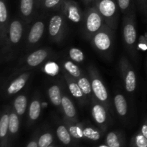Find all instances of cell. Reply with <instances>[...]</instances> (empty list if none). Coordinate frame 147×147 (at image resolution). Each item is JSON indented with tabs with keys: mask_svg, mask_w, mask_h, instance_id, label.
Masks as SVG:
<instances>
[{
	"mask_svg": "<svg viewBox=\"0 0 147 147\" xmlns=\"http://www.w3.org/2000/svg\"><path fill=\"white\" fill-rule=\"evenodd\" d=\"M24 34V22L20 19H14L10 22L7 37L4 45L1 46V59L12 58L21 45Z\"/></svg>",
	"mask_w": 147,
	"mask_h": 147,
	"instance_id": "cell-1",
	"label": "cell"
},
{
	"mask_svg": "<svg viewBox=\"0 0 147 147\" xmlns=\"http://www.w3.org/2000/svg\"><path fill=\"white\" fill-rule=\"evenodd\" d=\"M123 39L128 53L135 60L137 57V30L134 10L123 15Z\"/></svg>",
	"mask_w": 147,
	"mask_h": 147,
	"instance_id": "cell-2",
	"label": "cell"
},
{
	"mask_svg": "<svg viewBox=\"0 0 147 147\" xmlns=\"http://www.w3.org/2000/svg\"><path fill=\"white\" fill-rule=\"evenodd\" d=\"M106 25L103 17L94 6L89 7L84 11L83 35L85 39L90 40L96 33L100 31Z\"/></svg>",
	"mask_w": 147,
	"mask_h": 147,
	"instance_id": "cell-3",
	"label": "cell"
},
{
	"mask_svg": "<svg viewBox=\"0 0 147 147\" xmlns=\"http://www.w3.org/2000/svg\"><path fill=\"white\" fill-rule=\"evenodd\" d=\"M114 32V30L107 25L105 26L90 40L93 48L102 55L109 57L113 50Z\"/></svg>",
	"mask_w": 147,
	"mask_h": 147,
	"instance_id": "cell-4",
	"label": "cell"
},
{
	"mask_svg": "<svg viewBox=\"0 0 147 147\" xmlns=\"http://www.w3.org/2000/svg\"><path fill=\"white\" fill-rule=\"evenodd\" d=\"M93 6L101 14L106 25L116 30L119 25L120 11L117 0H96Z\"/></svg>",
	"mask_w": 147,
	"mask_h": 147,
	"instance_id": "cell-5",
	"label": "cell"
},
{
	"mask_svg": "<svg viewBox=\"0 0 147 147\" xmlns=\"http://www.w3.org/2000/svg\"><path fill=\"white\" fill-rule=\"evenodd\" d=\"M88 76L91 82L92 90L95 98L101 103L108 110H110L111 104L109 96L104 83L102 80L98 71L93 65H90L88 68Z\"/></svg>",
	"mask_w": 147,
	"mask_h": 147,
	"instance_id": "cell-6",
	"label": "cell"
},
{
	"mask_svg": "<svg viewBox=\"0 0 147 147\" xmlns=\"http://www.w3.org/2000/svg\"><path fill=\"white\" fill-rule=\"evenodd\" d=\"M66 21L65 17L60 11L50 17L48 23V35L50 41L60 42L65 38L67 30Z\"/></svg>",
	"mask_w": 147,
	"mask_h": 147,
	"instance_id": "cell-7",
	"label": "cell"
},
{
	"mask_svg": "<svg viewBox=\"0 0 147 147\" xmlns=\"http://www.w3.org/2000/svg\"><path fill=\"white\" fill-rule=\"evenodd\" d=\"M119 69L121 73L126 91L132 93L136 88V76L133 66L126 56H122L119 60Z\"/></svg>",
	"mask_w": 147,
	"mask_h": 147,
	"instance_id": "cell-8",
	"label": "cell"
},
{
	"mask_svg": "<svg viewBox=\"0 0 147 147\" xmlns=\"http://www.w3.org/2000/svg\"><path fill=\"white\" fill-rule=\"evenodd\" d=\"M45 31V22L42 20L34 22L30 27L26 38V51H31L35 48L42 39Z\"/></svg>",
	"mask_w": 147,
	"mask_h": 147,
	"instance_id": "cell-9",
	"label": "cell"
},
{
	"mask_svg": "<svg viewBox=\"0 0 147 147\" xmlns=\"http://www.w3.org/2000/svg\"><path fill=\"white\" fill-rule=\"evenodd\" d=\"M60 11L66 20L71 22L78 24L83 22L84 12L81 11L78 4L74 0H63Z\"/></svg>",
	"mask_w": 147,
	"mask_h": 147,
	"instance_id": "cell-10",
	"label": "cell"
},
{
	"mask_svg": "<svg viewBox=\"0 0 147 147\" xmlns=\"http://www.w3.org/2000/svg\"><path fill=\"white\" fill-rule=\"evenodd\" d=\"M51 54V50L48 48H40L31 52L27 55L24 61V67L20 69V71L28 70L31 68L38 67L46 59L48 58Z\"/></svg>",
	"mask_w": 147,
	"mask_h": 147,
	"instance_id": "cell-11",
	"label": "cell"
},
{
	"mask_svg": "<svg viewBox=\"0 0 147 147\" xmlns=\"http://www.w3.org/2000/svg\"><path fill=\"white\" fill-rule=\"evenodd\" d=\"M108 109L101 103L93 98V103L91 106V115L94 121L100 127L103 128L107 124L109 120Z\"/></svg>",
	"mask_w": 147,
	"mask_h": 147,
	"instance_id": "cell-12",
	"label": "cell"
},
{
	"mask_svg": "<svg viewBox=\"0 0 147 147\" xmlns=\"http://www.w3.org/2000/svg\"><path fill=\"white\" fill-rule=\"evenodd\" d=\"M10 22L6 0H0V42L4 45L7 37Z\"/></svg>",
	"mask_w": 147,
	"mask_h": 147,
	"instance_id": "cell-13",
	"label": "cell"
},
{
	"mask_svg": "<svg viewBox=\"0 0 147 147\" xmlns=\"http://www.w3.org/2000/svg\"><path fill=\"white\" fill-rule=\"evenodd\" d=\"M63 76H64L65 80L66 83H67V88L69 89V91L71 93L72 96L77 99L79 101V103L81 104H85L87 103L88 98L87 96L83 93L82 90L80 89V86L78 84L77 81H76V78L70 76V75L67 74V73L65 72L63 73Z\"/></svg>",
	"mask_w": 147,
	"mask_h": 147,
	"instance_id": "cell-14",
	"label": "cell"
},
{
	"mask_svg": "<svg viewBox=\"0 0 147 147\" xmlns=\"http://www.w3.org/2000/svg\"><path fill=\"white\" fill-rule=\"evenodd\" d=\"M37 9V0H20V12L26 22H30L34 18Z\"/></svg>",
	"mask_w": 147,
	"mask_h": 147,
	"instance_id": "cell-15",
	"label": "cell"
},
{
	"mask_svg": "<svg viewBox=\"0 0 147 147\" xmlns=\"http://www.w3.org/2000/svg\"><path fill=\"white\" fill-rule=\"evenodd\" d=\"M30 76V72L26 71L17 76L16 78L11 80L9 86H7L6 93L7 96H13L19 93L23 88L25 86L26 83L28 81Z\"/></svg>",
	"mask_w": 147,
	"mask_h": 147,
	"instance_id": "cell-16",
	"label": "cell"
},
{
	"mask_svg": "<svg viewBox=\"0 0 147 147\" xmlns=\"http://www.w3.org/2000/svg\"><path fill=\"white\" fill-rule=\"evenodd\" d=\"M61 108L65 115V119L74 122H78V116L76 109L71 99L66 95L62 98Z\"/></svg>",
	"mask_w": 147,
	"mask_h": 147,
	"instance_id": "cell-17",
	"label": "cell"
},
{
	"mask_svg": "<svg viewBox=\"0 0 147 147\" xmlns=\"http://www.w3.org/2000/svg\"><path fill=\"white\" fill-rule=\"evenodd\" d=\"M9 113L7 111L2 113L0 119V139H1V147H7L9 132Z\"/></svg>",
	"mask_w": 147,
	"mask_h": 147,
	"instance_id": "cell-18",
	"label": "cell"
},
{
	"mask_svg": "<svg viewBox=\"0 0 147 147\" xmlns=\"http://www.w3.org/2000/svg\"><path fill=\"white\" fill-rule=\"evenodd\" d=\"M113 103L118 115L120 117H125L129 110L128 102L125 96L122 93H117L113 97Z\"/></svg>",
	"mask_w": 147,
	"mask_h": 147,
	"instance_id": "cell-19",
	"label": "cell"
},
{
	"mask_svg": "<svg viewBox=\"0 0 147 147\" xmlns=\"http://www.w3.org/2000/svg\"><path fill=\"white\" fill-rule=\"evenodd\" d=\"M63 0H37L39 9L45 11H60Z\"/></svg>",
	"mask_w": 147,
	"mask_h": 147,
	"instance_id": "cell-20",
	"label": "cell"
},
{
	"mask_svg": "<svg viewBox=\"0 0 147 147\" xmlns=\"http://www.w3.org/2000/svg\"><path fill=\"white\" fill-rule=\"evenodd\" d=\"M64 121L72 137L76 139H80L84 138V135H83V128L84 127L83 125L78 123V122L69 121L66 119H65Z\"/></svg>",
	"mask_w": 147,
	"mask_h": 147,
	"instance_id": "cell-21",
	"label": "cell"
},
{
	"mask_svg": "<svg viewBox=\"0 0 147 147\" xmlns=\"http://www.w3.org/2000/svg\"><path fill=\"white\" fill-rule=\"evenodd\" d=\"M48 97L50 102L56 107H61L62 96L61 90L58 85H53L50 86L47 90Z\"/></svg>",
	"mask_w": 147,
	"mask_h": 147,
	"instance_id": "cell-22",
	"label": "cell"
},
{
	"mask_svg": "<svg viewBox=\"0 0 147 147\" xmlns=\"http://www.w3.org/2000/svg\"><path fill=\"white\" fill-rule=\"evenodd\" d=\"M62 65H63V67L65 70V72L74 78H78L83 75L81 69L76 64L75 62L72 61V60H64L63 61Z\"/></svg>",
	"mask_w": 147,
	"mask_h": 147,
	"instance_id": "cell-23",
	"label": "cell"
},
{
	"mask_svg": "<svg viewBox=\"0 0 147 147\" xmlns=\"http://www.w3.org/2000/svg\"><path fill=\"white\" fill-rule=\"evenodd\" d=\"M42 111V104L40 100L34 98L30 105L28 112V117L31 121H35L40 117Z\"/></svg>",
	"mask_w": 147,
	"mask_h": 147,
	"instance_id": "cell-24",
	"label": "cell"
},
{
	"mask_svg": "<svg viewBox=\"0 0 147 147\" xmlns=\"http://www.w3.org/2000/svg\"><path fill=\"white\" fill-rule=\"evenodd\" d=\"M14 111L19 115L23 116L27 108V98L25 95H20L14 100Z\"/></svg>",
	"mask_w": 147,
	"mask_h": 147,
	"instance_id": "cell-25",
	"label": "cell"
},
{
	"mask_svg": "<svg viewBox=\"0 0 147 147\" xmlns=\"http://www.w3.org/2000/svg\"><path fill=\"white\" fill-rule=\"evenodd\" d=\"M20 129V118L19 115L14 111L9 112V132L10 136H15Z\"/></svg>",
	"mask_w": 147,
	"mask_h": 147,
	"instance_id": "cell-26",
	"label": "cell"
},
{
	"mask_svg": "<svg viewBox=\"0 0 147 147\" xmlns=\"http://www.w3.org/2000/svg\"><path fill=\"white\" fill-rule=\"evenodd\" d=\"M56 134L59 140L65 145H69L71 143L72 136L69 132L66 125H60L56 129Z\"/></svg>",
	"mask_w": 147,
	"mask_h": 147,
	"instance_id": "cell-27",
	"label": "cell"
},
{
	"mask_svg": "<svg viewBox=\"0 0 147 147\" xmlns=\"http://www.w3.org/2000/svg\"><path fill=\"white\" fill-rule=\"evenodd\" d=\"M76 80L83 93L87 97H90L91 93H93V90H92L91 82H90V78H88L87 76H85V74H83V76Z\"/></svg>",
	"mask_w": 147,
	"mask_h": 147,
	"instance_id": "cell-28",
	"label": "cell"
},
{
	"mask_svg": "<svg viewBox=\"0 0 147 147\" xmlns=\"http://www.w3.org/2000/svg\"><path fill=\"white\" fill-rule=\"evenodd\" d=\"M106 143L110 147H121V135L118 132L111 131L106 136Z\"/></svg>",
	"mask_w": 147,
	"mask_h": 147,
	"instance_id": "cell-29",
	"label": "cell"
},
{
	"mask_svg": "<svg viewBox=\"0 0 147 147\" xmlns=\"http://www.w3.org/2000/svg\"><path fill=\"white\" fill-rule=\"evenodd\" d=\"M68 56L72 61L77 63H83L85 60V55L80 49L77 47H71L68 50Z\"/></svg>",
	"mask_w": 147,
	"mask_h": 147,
	"instance_id": "cell-30",
	"label": "cell"
},
{
	"mask_svg": "<svg viewBox=\"0 0 147 147\" xmlns=\"http://www.w3.org/2000/svg\"><path fill=\"white\" fill-rule=\"evenodd\" d=\"M83 135L84 138L94 142L98 141L100 139V131L90 126H86L83 128Z\"/></svg>",
	"mask_w": 147,
	"mask_h": 147,
	"instance_id": "cell-31",
	"label": "cell"
},
{
	"mask_svg": "<svg viewBox=\"0 0 147 147\" xmlns=\"http://www.w3.org/2000/svg\"><path fill=\"white\" fill-rule=\"evenodd\" d=\"M118 5L121 12L125 15L134 10L133 0H117Z\"/></svg>",
	"mask_w": 147,
	"mask_h": 147,
	"instance_id": "cell-32",
	"label": "cell"
},
{
	"mask_svg": "<svg viewBox=\"0 0 147 147\" xmlns=\"http://www.w3.org/2000/svg\"><path fill=\"white\" fill-rule=\"evenodd\" d=\"M38 147H48L53 142V136L50 132L42 134L37 139Z\"/></svg>",
	"mask_w": 147,
	"mask_h": 147,
	"instance_id": "cell-33",
	"label": "cell"
},
{
	"mask_svg": "<svg viewBox=\"0 0 147 147\" xmlns=\"http://www.w3.org/2000/svg\"><path fill=\"white\" fill-rule=\"evenodd\" d=\"M131 142L133 147H147V139L141 131L134 136Z\"/></svg>",
	"mask_w": 147,
	"mask_h": 147,
	"instance_id": "cell-34",
	"label": "cell"
},
{
	"mask_svg": "<svg viewBox=\"0 0 147 147\" xmlns=\"http://www.w3.org/2000/svg\"><path fill=\"white\" fill-rule=\"evenodd\" d=\"M136 3H137L139 9L140 10L141 12L144 14L145 9V5H146V0H136Z\"/></svg>",
	"mask_w": 147,
	"mask_h": 147,
	"instance_id": "cell-35",
	"label": "cell"
},
{
	"mask_svg": "<svg viewBox=\"0 0 147 147\" xmlns=\"http://www.w3.org/2000/svg\"><path fill=\"white\" fill-rule=\"evenodd\" d=\"M140 131L143 134L144 136L147 139V119L144 121V123L142 124Z\"/></svg>",
	"mask_w": 147,
	"mask_h": 147,
	"instance_id": "cell-36",
	"label": "cell"
},
{
	"mask_svg": "<svg viewBox=\"0 0 147 147\" xmlns=\"http://www.w3.org/2000/svg\"><path fill=\"white\" fill-rule=\"evenodd\" d=\"M26 147H38V142H37V140L36 139H32V140L30 141V142L27 144Z\"/></svg>",
	"mask_w": 147,
	"mask_h": 147,
	"instance_id": "cell-37",
	"label": "cell"
},
{
	"mask_svg": "<svg viewBox=\"0 0 147 147\" xmlns=\"http://www.w3.org/2000/svg\"><path fill=\"white\" fill-rule=\"evenodd\" d=\"M82 1H83V2L86 5H89V4H94L96 0H82Z\"/></svg>",
	"mask_w": 147,
	"mask_h": 147,
	"instance_id": "cell-38",
	"label": "cell"
},
{
	"mask_svg": "<svg viewBox=\"0 0 147 147\" xmlns=\"http://www.w3.org/2000/svg\"><path fill=\"white\" fill-rule=\"evenodd\" d=\"M144 16H146L147 19V0H146V5H145V9H144Z\"/></svg>",
	"mask_w": 147,
	"mask_h": 147,
	"instance_id": "cell-39",
	"label": "cell"
},
{
	"mask_svg": "<svg viewBox=\"0 0 147 147\" xmlns=\"http://www.w3.org/2000/svg\"><path fill=\"white\" fill-rule=\"evenodd\" d=\"M98 147H110V146H108L107 144H102V145H100V146Z\"/></svg>",
	"mask_w": 147,
	"mask_h": 147,
	"instance_id": "cell-40",
	"label": "cell"
},
{
	"mask_svg": "<svg viewBox=\"0 0 147 147\" xmlns=\"http://www.w3.org/2000/svg\"><path fill=\"white\" fill-rule=\"evenodd\" d=\"M48 147H55V146H51V145H50V146H48Z\"/></svg>",
	"mask_w": 147,
	"mask_h": 147,
	"instance_id": "cell-41",
	"label": "cell"
}]
</instances>
